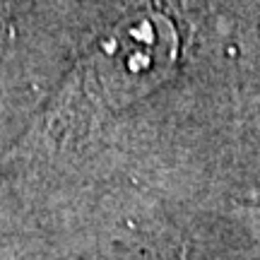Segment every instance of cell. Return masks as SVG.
Here are the masks:
<instances>
[{
  "mask_svg": "<svg viewBox=\"0 0 260 260\" xmlns=\"http://www.w3.org/2000/svg\"><path fill=\"white\" fill-rule=\"evenodd\" d=\"M178 34L161 12H138L104 34L80 60L48 113L58 128H75L154 89L176 63Z\"/></svg>",
  "mask_w": 260,
  "mask_h": 260,
  "instance_id": "obj_1",
  "label": "cell"
}]
</instances>
